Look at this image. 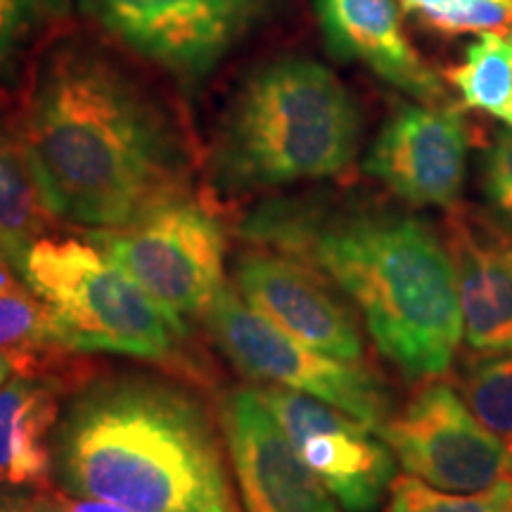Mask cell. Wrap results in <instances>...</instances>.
<instances>
[{
  "instance_id": "cell-24",
  "label": "cell",
  "mask_w": 512,
  "mask_h": 512,
  "mask_svg": "<svg viewBox=\"0 0 512 512\" xmlns=\"http://www.w3.org/2000/svg\"><path fill=\"white\" fill-rule=\"evenodd\" d=\"M403 3H406L408 10L418 12L425 22H430L432 27L437 29L448 8L453 5V0H403Z\"/></svg>"
},
{
  "instance_id": "cell-5",
  "label": "cell",
  "mask_w": 512,
  "mask_h": 512,
  "mask_svg": "<svg viewBox=\"0 0 512 512\" xmlns=\"http://www.w3.org/2000/svg\"><path fill=\"white\" fill-rule=\"evenodd\" d=\"M22 278L48 306L55 335L69 349L164 361L183 344V318L147 294L100 247L41 238L24 256Z\"/></svg>"
},
{
  "instance_id": "cell-16",
  "label": "cell",
  "mask_w": 512,
  "mask_h": 512,
  "mask_svg": "<svg viewBox=\"0 0 512 512\" xmlns=\"http://www.w3.org/2000/svg\"><path fill=\"white\" fill-rule=\"evenodd\" d=\"M57 415L60 384L19 375L0 384V484L46 489Z\"/></svg>"
},
{
  "instance_id": "cell-12",
  "label": "cell",
  "mask_w": 512,
  "mask_h": 512,
  "mask_svg": "<svg viewBox=\"0 0 512 512\" xmlns=\"http://www.w3.org/2000/svg\"><path fill=\"white\" fill-rule=\"evenodd\" d=\"M235 283L254 311L306 347L351 363L366 356L354 313L328 280L302 261L256 249L235 261Z\"/></svg>"
},
{
  "instance_id": "cell-17",
  "label": "cell",
  "mask_w": 512,
  "mask_h": 512,
  "mask_svg": "<svg viewBox=\"0 0 512 512\" xmlns=\"http://www.w3.org/2000/svg\"><path fill=\"white\" fill-rule=\"evenodd\" d=\"M55 223L57 214L38 181L19 128L0 124V252L17 275H22L31 245L53 233Z\"/></svg>"
},
{
  "instance_id": "cell-15",
  "label": "cell",
  "mask_w": 512,
  "mask_h": 512,
  "mask_svg": "<svg viewBox=\"0 0 512 512\" xmlns=\"http://www.w3.org/2000/svg\"><path fill=\"white\" fill-rule=\"evenodd\" d=\"M316 10L325 43L337 57L366 64L425 105H444V83L403 34L394 0H316Z\"/></svg>"
},
{
  "instance_id": "cell-26",
  "label": "cell",
  "mask_w": 512,
  "mask_h": 512,
  "mask_svg": "<svg viewBox=\"0 0 512 512\" xmlns=\"http://www.w3.org/2000/svg\"><path fill=\"white\" fill-rule=\"evenodd\" d=\"M12 373V368H10V363L5 361V356H0V384H3L5 380H8V375Z\"/></svg>"
},
{
  "instance_id": "cell-10",
  "label": "cell",
  "mask_w": 512,
  "mask_h": 512,
  "mask_svg": "<svg viewBox=\"0 0 512 512\" xmlns=\"http://www.w3.org/2000/svg\"><path fill=\"white\" fill-rule=\"evenodd\" d=\"M256 394L344 510L380 508L396 477V456L370 427L297 389L264 387Z\"/></svg>"
},
{
  "instance_id": "cell-8",
  "label": "cell",
  "mask_w": 512,
  "mask_h": 512,
  "mask_svg": "<svg viewBox=\"0 0 512 512\" xmlns=\"http://www.w3.org/2000/svg\"><path fill=\"white\" fill-rule=\"evenodd\" d=\"M377 434L408 475L441 491L472 494L512 479V453L439 380L422 384Z\"/></svg>"
},
{
  "instance_id": "cell-21",
  "label": "cell",
  "mask_w": 512,
  "mask_h": 512,
  "mask_svg": "<svg viewBox=\"0 0 512 512\" xmlns=\"http://www.w3.org/2000/svg\"><path fill=\"white\" fill-rule=\"evenodd\" d=\"M387 512H512V479L489 489L458 494L441 491L413 475L394 477Z\"/></svg>"
},
{
  "instance_id": "cell-4",
  "label": "cell",
  "mask_w": 512,
  "mask_h": 512,
  "mask_svg": "<svg viewBox=\"0 0 512 512\" xmlns=\"http://www.w3.org/2000/svg\"><path fill=\"white\" fill-rule=\"evenodd\" d=\"M361 140L354 95L325 64L280 57L249 72L230 95L211 150L226 192L283 188L342 174Z\"/></svg>"
},
{
  "instance_id": "cell-1",
  "label": "cell",
  "mask_w": 512,
  "mask_h": 512,
  "mask_svg": "<svg viewBox=\"0 0 512 512\" xmlns=\"http://www.w3.org/2000/svg\"><path fill=\"white\" fill-rule=\"evenodd\" d=\"M17 128L57 219L114 230L188 200L183 128L100 48L69 41L50 50Z\"/></svg>"
},
{
  "instance_id": "cell-20",
  "label": "cell",
  "mask_w": 512,
  "mask_h": 512,
  "mask_svg": "<svg viewBox=\"0 0 512 512\" xmlns=\"http://www.w3.org/2000/svg\"><path fill=\"white\" fill-rule=\"evenodd\" d=\"M460 396L475 418L512 453V351L472 358L460 380Z\"/></svg>"
},
{
  "instance_id": "cell-19",
  "label": "cell",
  "mask_w": 512,
  "mask_h": 512,
  "mask_svg": "<svg viewBox=\"0 0 512 512\" xmlns=\"http://www.w3.org/2000/svg\"><path fill=\"white\" fill-rule=\"evenodd\" d=\"M465 107L491 114L512 128V41L484 31L467 48L465 60L451 72Z\"/></svg>"
},
{
  "instance_id": "cell-25",
  "label": "cell",
  "mask_w": 512,
  "mask_h": 512,
  "mask_svg": "<svg viewBox=\"0 0 512 512\" xmlns=\"http://www.w3.org/2000/svg\"><path fill=\"white\" fill-rule=\"evenodd\" d=\"M17 271L12 268V264L5 259V254L0 252V292H8V290H17Z\"/></svg>"
},
{
  "instance_id": "cell-22",
  "label": "cell",
  "mask_w": 512,
  "mask_h": 512,
  "mask_svg": "<svg viewBox=\"0 0 512 512\" xmlns=\"http://www.w3.org/2000/svg\"><path fill=\"white\" fill-rule=\"evenodd\" d=\"M486 192L494 207L512 223V128L498 133L486 157Z\"/></svg>"
},
{
  "instance_id": "cell-27",
  "label": "cell",
  "mask_w": 512,
  "mask_h": 512,
  "mask_svg": "<svg viewBox=\"0 0 512 512\" xmlns=\"http://www.w3.org/2000/svg\"><path fill=\"white\" fill-rule=\"evenodd\" d=\"M0 512H15V501L8 496H0Z\"/></svg>"
},
{
  "instance_id": "cell-13",
  "label": "cell",
  "mask_w": 512,
  "mask_h": 512,
  "mask_svg": "<svg viewBox=\"0 0 512 512\" xmlns=\"http://www.w3.org/2000/svg\"><path fill=\"white\" fill-rule=\"evenodd\" d=\"M221 425L247 512H337L256 389L223 399Z\"/></svg>"
},
{
  "instance_id": "cell-2",
  "label": "cell",
  "mask_w": 512,
  "mask_h": 512,
  "mask_svg": "<svg viewBox=\"0 0 512 512\" xmlns=\"http://www.w3.org/2000/svg\"><path fill=\"white\" fill-rule=\"evenodd\" d=\"M242 238L297 259L337 285L380 354L413 382L439 380L463 339L456 268L427 221L316 197L259 204Z\"/></svg>"
},
{
  "instance_id": "cell-23",
  "label": "cell",
  "mask_w": 512,
  "mask_h": 512,
  "mask_svg": "<svg viewBox=\"0 0 512 512\" xmlns=\"http://www.w3.org/2000/svg\"><path fill=\"white\" fill-rule=\"evenodd\" d=\"M34 0H0V72L27 36Z\"/></svg>"
},
{
  "instance_id": "cell-6",
  "label": "cell",
  "mask_w": 512,
  "mask_h": 512,
  "mask_svg": "<svg viewBox=\"0 0 512 512\" xmlns=\"http://www.w3.org/2000/svg\"><path fill=\"white\" fill-rule=\"evenodd\" d=\"M202 316L223 354L252 380L316 396L375 434L392 418V394L373 370L306 347L242 302L230 285L223 283Z\"/></svg>"
},
{
  "instance_id": "cell-18",
  "label": "cell",
  "mask_w": 512,
  "mask_h": 512,
  "mask_svg": "<svg viewBox=\"0 0 512 512\" xmlns=\"http://www.w3.org/2000/svg\"><path fill=\"white\" fill-rule=\"evenodd\" d=\"M72 354L74 349L57 339L48 306L36 294L24 287L0 292V356L12 373L62 387L79 370Z\"/></svg>"
},
{
  "instance_id": "cell-3",
  "label": "cell",
  "mask_w": 512,
  "mask_h": 512,
  "mask_svg": "<svg viewBox=\"0 0 512 512\" xmlns=\"http://www.w3.org/2000/svg\"><path fill=\"white\" fill-rule=\"evenodd\" d=\"M53 458L64 489L131 512H240L209 411L162 377L88 382L60 422Z\"/></svg>"
},
{
  "instance_id": "cell-9",
  "label": "cell",
  "mask_w": 512,
  "mask_h": 512,
  "mask_svg": "<svg viewBox=\"0 0 512 512\" xmlns=\"http://www.w3.org/2000/svg\"><path fill=\"white\" fill-rule=\"evenodd\" d=\"M268 0H83L102 29L178 79L200 81L245 38Z\"/></svg>"
},
{
  "instance_id": "cell-7",
  "label": "cell",
  "mask_w": 512,
  "mask_h": 512,
  "mask_svg": "<svg viewBox=\"0 0 512 512\" xmlns=\"http://www.w3.org/2000/svg\"><path fill=\"white\" fill-rule=\"evenodd\" d=\"M100 252L131 275L147 294L174 311L195 316L223 287L226 233L200 204L178 200L114 230H93Z\"/></svg>"
},
{
  "instance_id": "cell-14",
  "label": "cell",
  "mask_w": 512,
  "mask_h": 512,
  "mask_svg": "<svg viewBox=\"0 0 512 512\" xmlns=\"http://www.w3.org/2000/svg\"><path fill=\"white\" fill-rule=\"evenodd\" d=\"M446 247L456 268L467 347L475 354L512 351V235L456 207Z\"/></svg>"
},
{
  "instance_id": "cell-11",
  "label": "cell",
  "mask_w": 512,
  "mask_h": 512,
  "mask_svg": "<svg viewBox=\"0 0 512 512\" xmlns=\"http://www.w3.org/2000/svg\"><path fill=\"white\" fill-rule=\"evenodd\" d=\"M363 166L413 207L456 209L467 171L463 119L448 105H403L377 133Z\"/></svg>"
}]
</instances>
